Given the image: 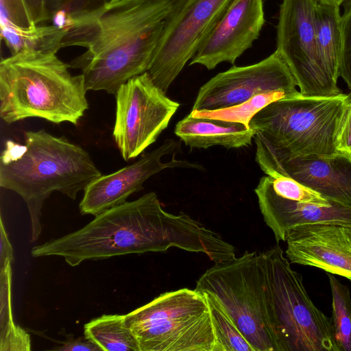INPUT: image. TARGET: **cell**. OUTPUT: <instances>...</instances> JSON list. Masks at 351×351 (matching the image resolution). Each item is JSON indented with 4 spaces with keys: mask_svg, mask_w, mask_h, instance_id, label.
<instances>
[{
    "mask_svg": "<svg viewBox=\"0 0 351 351\" xmlns=\"http://www.w3.org/2000/svg\"><path fill=\"white\" fill-rule=\"evenodd\" d=\"M178 247L205 254L215 263L236 256L234 247L189 215L165 211L154 192L98 215L83 228L34 246V257L58 256L71 266L128 254Z\"/></svg>",
    "mask_w": 351,
    "mask_h": 351,
    "instance_id": "cell-1",
    "label": "cell"
},
{
    "mask_svg": "<svg viewBox=\"0 0 351 351\" xmlns=\"http://www.w3.org/2000/svg\"><path fill=\"white\" fill-rule=\"evenodd\" d=\"M172 1L108 2L100 14L67 31L62 48L86 49L69 65L82 71L87 91L115 95L121 85L149 70Z\"/></svg>",
    "mask_w": 351,
    "mask_h": 351,
    "instance_id": "cell-2",
    "label": "cell"
},
{
    "mask_svg": "<svg viewBox=\"0 0 351 351\" xmlns=\"http://www.w3.org/2000/svg\"><path fill=\"white\" fill-rule=\"evenodd\" d=\"M23 145L7 141L0 158V186L18 193L27 206L31 241L41 233V210L54 191L75 199L102 174L90 154L64 136L27 131Z\"/></svg>",
    "mask_w": 351,
    "mask_h": 351,
    "instance_id": "cell-3",
    "label": "cell"
},
{
    "mask_svg": "<svg viewBox=\"0 0 351 351\" xmlns=\"http://www.w3.org/2000/svg\"><path fill=\"white\" fill-rule=\"evenodd\" d=\"M57 53L23 51L0 62V116L77 125L88 108L83 75H73Z\"/></svg>",
    "mask_w": 351,
    "mask_h": 351,
    "instance_id": "cell-4",
    "label": "cell"
},
{
    "mask_svg": "<svg viewBox=\"0 0 351 351\" xmlns=\"http://www.w3.org/2000/svg\"><path fill=\"white\" fill-rule=\"evenodd\" d=\"M351 95L285 99L271 103L251 119L256 155L274 160L342 153L340 139Z\"/></svg>",
    "mask_w": 351,
    "mask_h": 351,
    "instance_id": "cell-5",
    "label": "cell"
},
{
    "mask_svg": "<svg viewBox=\"0 0 351 351\" xmlns=\"http://www.w3.org/2000/svg\"><path fill=\"white\" fill-rule=\"evenodd\" d=\"M265 290L279 351H338L331 319L310 298L278 244L263 252Z\"/></svg>",
    "mask_w": 351,
    "mask_h": 351,
    "instance_id": "cell-6",
    "label": "cell"
},
{
    "mask_svg": "<svg viewBox=\"0 0 351 351\" xmlns=\"http://www.w3.org/2000/svg\"><path fill=\"white\" fill-rule=\"evenodd\" d=\"M140 351H215L205 294L183 288L163 293L125 315Z\"/></svg>",
    "mask_w": 351,
    "mask_h": 351,
    "instance_id": "cell-7",
    "label": "cell"
},
{
    "mask_svg": "<svg viewBox=\"0 0 351 351\" xmlns=\"http://www.w3.org/2000/svg\"><path fill=\"white\" fill-rule=\"evenodd\" d=\"M195 289L213 295L256 351H279L268 310L263 252L215 263Z\"/></svg>",
    "mask_w": 351,
    "mask_h": 351,
    "instance_id": "cell-8",
    "label": "cell"
},
{
    "mask_svg": "<svg viewBox=\"0 0 351 351\" xmlns=\"http://www.w3.org/2000/svg\"><path fill=\"white\" fill-rule=\"evenodd\" d=\"M317 0H282L276 26V51L306 97H332L341 90L322 57L317 42Z\"/></svg>",
    "mask_w": 351,
    "mask_h": 351,
    "instance_id": "cell-9",
    "label": "cell"
},
{
    "mask_svg": "<svg viewBox=\"0 0 351 351\" xmlns=\"http://www.w3.org/2000/svg\"><path fill=\"white\" fill-rule=\"evenodd\" d=\"M233 1L173 0L147 71L164 93Z\"/></svg>",
    "mask_w": 351,
    "mask_h": 351,
    "instance_id": "cell-10",
    "label": "cell"
},
{
    "mask_svg": "<svg viewBox=\"0 0 351 351\" xmlns=\"http://www.w3.org/2000/svg\"><path fill=\"white\" fill-rule=\"evenodd\" d=\"M112 135L123 158H135L154 143L180 106L154 84L147 72L135 76L115 93Z\"/></svg>",
    "mask_w": 351,
    "mask_h": 351,
    "instance_id": "cell-11",
    "label": "cell"
},
{
    "mask_svg": "<svg viewBox=\"0 0 351 351\" xmlns=\"http://www.w3.org/2000/svg\"><path fill=\"white\" fill-rule=\"evenodd\" d=\"M289 67L276 51L250 65L233 66L202 85L192 110H212L235 106L263 93L302 95Z\"/></svg>",
    "mask_w": 351,
    "mask_h": 351,
    "instance_id": "cell-12",
    "label": "cell"
},
{
    "mask_svg": "<svg viewBox=\"0 0 351 351\" xmlns=\"http://www.w3.org/2000/svg\"><path fill=\"white\" fill-rule=\"evenodd\" d=\"M180 152L181 142L168 138L157 148L143 154L135 162L96 178L84 190L79 206L81 214L97 216L125 202L130 195L143 189V184L148 178L164 169H203L197 163L174 157L170 161H162L164 156H174Z\"/></svg>",
    "mask_w": 351,
    "mask_h": 351,
    "instance_id": "cell-13",
    "label": "cell"
},
{
    "mask_svg": "<svg viewBox=\"0 0 351 351\" xmlns=\"http://www.w3.org/2000/svg\"><path fill=\"white\" fill-rule=\"evenodd\" d=\"M265 22L263 0H234L202 42L189 65L208 70L234 64L260 36Z\"/></svg>",
    "mask_w": 351,
    "mask_h": 351,
    "instance_id": "cell-14",
    "label": "cell"
},
{
    "mask_svg": "<svg viewBox=\"0 0 351 351\" xmlns=\"http://www.w3.org/2000/svg\"><path fill=\"white\" fill-rule=\"evenodd\" d=\"M260 168L269 176L291 178L326 199L351 206V155L308 156L274 160L256 155Z\"/></svg>",
    "mask_w": 351,
    "mask_h": 351,
    "instance_id": "cell-15",
    "label": "cell"
},
{
    "mask_svg": "<svg viewBox=\"0 0 351 351\" xmlns=\"http://www.w3.org/2000/svg\"><path fill=\"white\" fill-rule=\"evenodd\" d=\"M291 263L311 266L351 281V227L333 223L295 226L287 234Z\"/></svg>",
    "mask_w": 351,
    "mask_h": 351,
    "instance_id": "cell-16",
    "label": "cell"
},
{
    "mask_svg": "<svg viewBox=\"0 0 351 351\" xmlns=\"http://www.w3.org/2000/svg\"><path fill=\"white\" fill-rule=\"evenodd\" d=\"M254 192L266 225L277 242L285 241L289 230L305 224L333 223L351 227V206L330 202L328 206L283 198L272 189L270 177H262Z\"/></svg>",
    "mask_w": 351,
    "mask_h": 351,
    "instance_id": "cell-17",
    "label": "cell"
},
{
    "mask_svg": "<svg viewBox=\"0 0 351 351\" xmlns=\"http://www.w3.org/2000/svg\"><path fill=\"white\" fill-rule=\"evenodd\" d=\"M174 132L191 149L222 146L234 149L252 145L256 132L243 123L195 117L189 113L178 121Z\"/></svg>",
    "mask_w": 351,
    "mask_h": 351,
    "instance_id": "cell-18",
    "label": "cell"
},
{
    "mask_svg": "<svg viewBox=\"0 0 351 351\" xmlns=\"http://www.w3.org/2000/svg\"><path fill=\"white\" fill-rule=\"evenodd\" d=\"M339 6L317 1L315 10L317 45L331 75L337 80L341 49Z\"/></svg>",
    "mask_w": 351,
    "mask_h": 351,
    "instance_id": "cell-19",
    "label": "cell"
},
{
    "mask_svg": "<svg viewBox=\"0 0 351 351\" xmlns=\"http://www.w3.org/2000/svg\"><path fill=\"white\" fill-rule=\"evenodd\" d=\"M12 260L0 259V350L29 351V334L16 325L12 317L11 302Z\"/></svg>",
    "mask_w": 351,
    "mask_h": 351,
    "instance_id": "cell-20",
    "label": "cell"
},
{
    "mask_svg": "<svg viewBox=\"0 0 351 351\" xmlns=\"http://www.w3.org/2000/svg\"><path fill=\"white\" fill-rule=\"evenodd\" d=\"M67 30L50 25H34L28 28L1 27V36L12 54L23 51L57 53Z\"/></svg>",
    "mask_w": 351,
    "mask_h": 351,
    "instance_id": "cell-21",
    "label": "cell"
},
{
    "mask_svg": "<svg viewBox=\"0 0 351 351\" xmlns=\"http://www.w3.org/2000/svg\"><path fill=\"white\" fill-rule=\"evenodd\" d=\"M84 336L104 351H140L125 315H103L84 325Z\"/></svg>",
    "mask_w": 351,
    "mask_h": 351,
    "instance_id": "cell-22",
    "label": "cell"
},
{
    "mask_svg": "<svg viewBox=\"0 0 351 351\" xmlns=\"http://www.w3.org/2000/svg\"><path fill=\"white\" fill-rule=\"evenodd\" d=\"M109 0H43L44 23L69 30L100 14Z\"/></svg>",
    "mask_w": 351,
    "mask_h": 351,
    "instance_id": "cell-23",
    "label": "cell"
},
{
    "mask_svg": "<svg viewBox=\"0 0 351 351\" xmlns=\"http://www.w3.org/2000/svg\"><path fill=\"white\" fill-rule=\"evenodd\" d=\"M332 294L331 324L338 351H351V295L334 274H327Z\"/></svg>",
    "mask_w": 351,
    "mask_h": 351,
    "instance_id": "cell-24",
    "label": "cell"
},
{
    "mask_svg": "<svg viewBox=\"0 0 351 351\" xmlns=\"http://www.w3.org/2000/svg\"><path fill=\"white\" fill-rule=\"evenodd\" d=\"M203 293L211 314L216 337L215 351H256L219 300L210 293Z\"/></svg>",
    "mask_w": 351,
    "mask_h": 351,
    "instance_id": "cell-25",
    "label": "cell"
},
{
    "mask_svg": "<svg viewBox=\"0 0 351 351\" xmlns=\"http://www.w3.org/2000/svg\"><path fill=\"white\" fill-rule=\"evenodd\" d=\"M294 98L282 92H269L258 94L239 104L212 110H192L195 117H205L224 121L241 123L249 127L253 117L261 110L278 100Z\"/></svg>",
    "mask_w": 351,
    "mask_h": 351,
    "instance_id": "cell-26",
    "label": "cell"
},
{
    "mask_svg": "<svg viewBox=\"0 0 351 351\" xmlns=\"http://www.w3.org/2000/svg\"><path fill=\"white\" fill-rule=\"evenodd\" d=\"M270 182L275 193L283 198L322 206H328L330 204V201L318 193L291 178L283 176L270 177Z\"/></svg>",
    "mask_w": 351,
    "mask_h": 351,
    "instance_id": "cell-27",
    "label": "cell"
},
{
    "mask_svg": "<svg viewBox=\"0 0 351 351\" xmlns=\"http://www.w3.org/2000/svg\"><path fill=\"white\" fill-rule=\"evenodd\" d=\"M341 49L339 77L351 90V0H347L341 16Z\"/></svg>",
    "mask_w": 351,
    "mask_h": 351,
    "instance_id": "cell-28",
    "label": "cell"
},
{
    "mask_svg": "<svg viewBox=\"0 0 351 351\" xmlns=\"http://www.w3.org/2000/svg\"><path fill=\"white\" fill-rule=\"evenodd\" d=\"M0 23L19 28L34 25L24 0H0Z\"/></svg>",
    "mask_w": 351,
    "mask_h": 351,
    "instance_id": "cell-29",
    "label": "cell"
},
{
    "mask_svg": "<svg viewBox=\"0 0 351 351\" xmlns=\"http://www.w3.org/2000/svg\"><path fill=\"white\" fill-rule=\"evenodd\" d=\"M53 350L59 351H99L101 348L86 337L75 339L73 335H67L62 346Z\"/></svg>",
    "mask_w": 351,
    "mask_h": 351,
    "instance_id": "cell-30",
    "label": "cell"
},
{
    "mask_svg": "<svg viewBox=\"0 0 351 351\" xmlns=\"http://www.w3.org/2000/svg\"><path fill=\"white\" fill-rule=\"evenodd\" d=\"M34 25L44 23L43 0H24Z\"/></svg>",
    "mask_w": 351,
    "mask_h": 351,
    "instance_id": "cell-31",
    "label": "cell"
},
{
    "mask_svg": "<svg viewBox=\"0 0 351 351\" xmlns=\"http://www.w3.org/2000/svg\"><path fill=\"white\" fill-rule=\"evenodd\" d=\"M339 150L351 155V108L342 131Z\"/></svg>",
    "mask_w": 351,
    "mask_h": 351,
    "instance_id": "cell-32",
    "label": "cell"
},
{
    "mask_svg": "<svg viewBox=\"0 0 351 351\" xmlns=\"http://www.w3.org/2000/svg\"><path fill=\"white\" fill-rule=\"evenodd\" d=\"M318 1L324 2L326 3L332 4L340 6V5L346 0H317Z\"/></svg>",
    "mask_w": 351,
    "mask_h": 351,
    "instance_id": "cell-33",
    "label": "cell"
},
{
    "mask_svg": "<svg viewBox=\"0 0 351 351\" xmlns=\"http://www.w3.org/2000/svg\"><path fill=\"white\" fill-rule=\"evenodd\" d=\"M121 1H126V0H109L108 2L110 3H116L120 2Z\"/></svg>",
    "mask_w": 351,
    "mask_h": 351,
    "instance_id": "cell-34",
    "label": "cell"
}]
</instances>
